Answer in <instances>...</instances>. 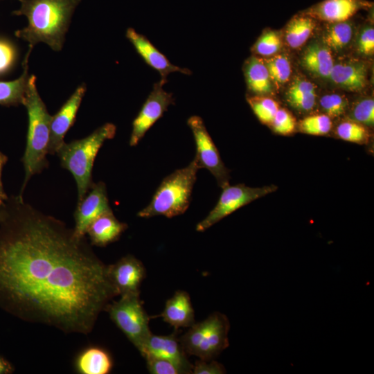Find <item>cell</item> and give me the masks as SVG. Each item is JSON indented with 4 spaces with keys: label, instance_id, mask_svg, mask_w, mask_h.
<instances>
[{
    "label": "cell",
    "instance_id": "obj_1",
    "mask_svg": "<svg viewBox=\"0 0 374 374\" xmlns=\"http://www.w3.org/2000/svg\"><path fill=\"white\" fill-rule=\"evenodd\" d=\"M118 296L85 237L12 195L0 205V308L66 333L91 332Z\"/></svg>",
    "mask_w": 374,
    "mask_h": 374
},
{
    "label": "cell",
    "instance_id": "obj_2",
    "mask_svg": "<svg viewBox=\"0 0 374 374\" xmlns=\"http://www.w3.org/2000/svg\"><path fill=\"white\" fill-rule=\"evenodd\" d=\"M15 15H24L28 25L15 32L16 37L28 42L29 48L44 42L60 51L64 42L71 15L80 0H18Z\"/></svg>",
    "mask_w": 374,
    "mask_h": 374
},
{
    "label": "cell",
    "instance_id": "obj_3",
    "mask_svg": "<svg viewBox=\"0 0 374 374\" xmlns=\"http://www.w3.org/2000/svg\"><path fill=\"white\" fill-rule=\"evenodd\" d=\"M23 105L27 109L28 125L25 152L21 159L25 172L19 193L21 196L30 178L48 166L46 155L48 154L52 116L39 96L34 75L28 78Z\"/></svg>",
    "mask_w": 374,
    "mask_h": 374
},
{
    "label": "cell",
    "instance_id": "obj_4",
    "mask_svg": "<svg viewBox=\"0 0 374 374\" xmlns=\"http://www.w3.org/2000/svg\"><path fill=\"white\" fill-rule=\"evenodd\" d=\"M116 127L105 123L89 136L70 143H64L57 151L62 168L73 175L78 189V202L93 185L92 170L96 157L106 140L113 139Z\"/></svg>",
    "mask_w": 374,
    "mask_h": 374
},
{
    "label": "cell",
    "instance_id": "obj_5",
    "mask_svg": "<svg viewBox=\"0 0 374 374\" xmlns=\"http://www.w3.org/2000/svg\"><path fill=\"white\" fill-rule=\"evenodd\" d=\"M199 170L193 159L187 166L166 177L150 202L137 213V216L150 218L163 215L171 218L184 213L190 205Z\"/></svg>",
    "mask_w": 374,
    "mask_h": 374
},
{
    "label": "cell",
    "instance_id": "obj_6",
    "mask_svg": "<svg viewBox=\"0 0 374 374\" xmlns=\"http://www.w3.org/2000/svg\"><path fill=\"white\" fill-rule=\"evenodd\" d=\"M229 329L227 317L215 312L204 321L195 322L179 341L186 354L212 360L228 348Z\"/></svg>",
    "mask_w": 374,
    "mask_h": 374
},
{
    "label": "cell",
    "instance_id": "obj_7",
    "mask_svg": "<svg viewBox=\"0 0 374 374\" xmlns=\"http://www.w3.org/2000/svg\"><path fill=\"white\" fill-rule=\"evenodd\" d=\"M105 310L141 353L152 333L149 327V316L143 308L139 294L120 296L118 300L111 301Z\"/></svg>",
    "mask_w": 374,
    "mask_h": 374
},
{
    "label": "cell",
    "instance_id": "obj_8",
    "mask_svg": "<svg viewBox=\"0 0 374 374\" xmlns=\"http://www.w3.org/2000/svg\"><path fill=\"white\" fill-rule=\"evenodd\" d=\"M219 199L206 217L196 226V231L203 232L213 225L253 201L277 190L274 185L249 187L244 184L224 186Z\"/></svg>",
    "mask_w": 374,
    "mask_h": 374
},
{
    "label": "cell",
    "instance_id": "obj_9",
    "mask_svg": "<svg viewBox=\"0 0 374 374\" xmlns=\"http://www.w3.org/2000/svg\"><path fill=\"white\" fill-rule=\"evenodd\" d=\"M187 124L194 136L196 147L194 160L199 168L207 169L221 188L229 184V170L223 163L202 118L198 116H192L188 119Z\"/></svg>",
    "mask_w": 374,
    "mask_h": 374
},
{
    "label": "cell",
    "instance_id": "obj_10",
    "mask_svg": "<svg viewBox=\"0 0 374 374\" xmlns=\"http://www.w3.org/2000/svg\"><path fill=\"white\" fill-rule=\"evenodd\" d=\"M165 82H156L132 122L130 145L136 146L150 127L163 116L170 105L175 103L171 93L163 89Z\"/></svg>",
    "mask_w": 374,
    "mask_h": 374
},
{
    "label": "cell",
    "instance_id": "obj_11",
    "mask_svg": "<svg viewBox=\"0 0 374 374\" xmlns=\"http://www.w3.org/2000/svg\"><path fill=\"white\" fill-rule=\"evenodd\" d=\"M112 211L104 182L94 183L84 197L78 202L74 213L75 234L80 238L85 237L90 224L102 214Z\"/></svg>",
    "mask_w": 374,
    "mask_h": 374
},
{
    "label": "cell",
    "instance_id": "obj_12",
    "mask_svg": "<svg viewBox=\"0 0 374 374\" xmlns=\"http://www.w3.org/2000/svg\"><path fill=\"white\" fill-rule=\"evenodd\" d=\"M108 272L118 296L139 294L141 284L145 277V269L134 256L127 255L108 265Z\"/></svg>",
    "mask_w": 374,
    "mask_h": 374
},
{
    "label": "cell",
    "instance_id": "obj_13",
    "mask_svg": "<svg viewBox=\"0 0 374 374\" xmlns=\"http://www.w3.org/2000/svg\"><path fill=\"white\" fill-rule=\"evenodd\" d=\"M85 92V85H80L60 110L52 116L48 154H56L58 149L64 143L65 134L75 121L78 108Z\"/></svg>",
    "mask_w": 374,
    "mask_h": 374
},
{
    "label": "cell",
    "instance_id": "obj_14",
    "mask_svg": "<svg viewBox=\"0 0 374 374\" xmlns=\"http://www.w3.org/2000/svg\"><path fill=\"white\" fill-rule=\"evenodd\" d=\"M126 37L145 63L159 73L160 80L162 82L166 83L168 75L173 72H180L186 75L192 73L188 69L172 64L145 35L137 33L134 28H127Z\"/></svg>",
    "mask_w": 374,
    "mask_h": 374
},
{
    "label": "cell",
    "instance_id": "obj_15",
    "mask_svg": "<svg viewBox=\"0 0 374 374\" xmlns=\"http://www.w3.org/2000/svg\"><path fill=\"white\" fill-rule=\"evenodd\" d=\"M141 355L143 357L145 355H152L167 359L175 364L181 371L182 374L192 373L193 364L188 360L179 339L175 334L169 335L152 334Z\"/></svg>",
    "mask_w": 374,
    "mask_h": 374
},
{
    "label": "cell",
    "instance_id": "obj_16",
    "mask_svg": "<svg viewBox=\"0 0 374 374\" xmlns=\"http://www.w3.org/2000/svg\"><path fill=\"white\" fill-rule=\"evenodd\" d=\"M363 0H324L305 12L314 19L330 23L345 21L365 7Z\"/></svg>",
    "mask_w": 374,
    "mask_h": 374
},
{
    "label": "cell",
    "instance_id": "obj_17",
    "mask_svg": "<svg viewBox=\"0 0 374 374\" xmlns=\"http://www.w3.org/2000/svg\"><path fill=\"white\" fill-rule=\"evenodd\" d=\"M175 330L190 327L195 323L194 310L188 292L177 291L166 303L160 315Z\"/></svg>",
    "mask_w": 374,
    "mask_h": 374
},
{
    "label": "cell",
    "instance_id": "obj_18",
    "mask_svg": "<svg viewBox=\"0 0 374 374\" xmlns=\"http://www.w3.org/2000/svg\"><path fill=\"white\" fill-rule=\"evenodd\" d=\"M127 229V224L120 222L110 211L94 220L89 226L87 234L91 244L105 247L116 241Z\"/></svg>",
    "mask_w": 374,
    "mask_h": 374
},
{
    "label": "cell",
    "instance_id": "obj_19",
    "mask_svg": "<svg viewBox=\"0 0 374 374\" xmlns=\"http://www.w3.org/2000/svg\"><path fill=\"white\" fill-rule=\"evenodd\" d=\"M367 70L360 62L334 64L329 78L337 86L353 91L362 89L366 84Z\"/></svg>",
    "mask_w": 374,
    "mask_h": 374
},
{
    "label": "cell",
    "instance_id": "obj_20",
    "mask_svg": "<svg viewBox=\"0 0 374 374\" xmlns=\"http://www.w3.org/2000/svg\"><path fill=\"white\" fill-rule=\"evenodd\" d=\"M75 366L80 374H107L112 368L113 362L107 350L91 346L78 355Z\"/></svg>",
    "mask_w": 374,
    "mask_h": 374
},
{
    "label": "cell",
    "instance_id": "obj_21",
    "mask_svg": "<svg viewBox=\"0 0 374 374\" xmlns=\"http://www.w3.org/2000/svg\"><path fill=\"white\" fill-rule=\"evenodd\" d=\"M244 71L249 91L258 95L271 92V80L262 59L256 56L249 57L245 62Z\"/></svg>",
    "mask_w": 374,
    "mask_h": 374
},
{
    "label": "cell",
    "instance_id": "obj_22",
    "mask_svg": "<svg viewBox=\"0 0 374 374\" xmlns=\"http://www.w3.org/2000/svg\"><path fill=\"white\" fill-rule=\"evenodd\" d=\"M302 63L308 70L323 78L329 77L334 64L330 48L319 44L307 48L302 57Z\"/></svg>",
    "mask_w": 374,
    "mask_h": 374
},
{
    "label": "cell",
    "instance_id": "obj_23",
    "mask_svg": "<svg viewBox=\"0 0 374 374\" xmlns=\"http://www.w3.org/2000/svg\"><path fill=\"white\" fill-rule=\"evenodd\" d=\"M31 50L32 48H29L24 60V71L21 76L12 81L0 82V105L5 106L23 105L30 76L28 74V61Z\"/></svg>",
    "mask_w": 374,
    "mask_h": 374
},
{
    "label": "cell",
    "instance_id": "obj_24",
    "mask_svg": "<svg viewBox=\"0 0 374 374\" xmlns=\"http://www.w3.org/2000/svg\"><path fill=\"white\" fill-rule=\"evenodd\" d=\"M316 26L315 19L305 13L296 15L288 23L285 30L287 43L293 48L302 46Z\"/></svg>",
    "mask_w": 374,
    "mask_h": 374
},
{
    "label": "cell",
    "instance_id": "obj_25",
    "mask_svg": "<svg viewBox=\"0 0 374 374\" xmlns=\"http://www.w3.org/2000/svg\"><path fill=\"white\" fill-rule=\"evenodd\" d=\"M289 103L297 109L309 111L316 101L314 85L305 79H296L291 84L287 92Z\"/></svg>",
    "mask_w": 374,
    "mask_h": 374
},
{
    "label": "cell",
    "instance_id": "obj_26",
    "mask_svg": "<svg viewBox=\"0 0 374 374\" xmlns=\"http://www.w3.org/2000/svg\"><path fill=\"white\" fill-rule=\"evenodd\" d=\"M330 24L324 37L325 42L328 48L335 50L343 48L352 37V24L348 21Z\"/></svg>",
    "mask_w": 374,
    "mask_h": 374
},
{
    "label": "cell",
    "instance_id": "obj_27",
    "mask_svg": "<svg viewBox=\"0 0 374 374\" xmlns=\"http://www.w3.org/2000/svg\"><path fill=\"white\" fill-rule=\"evenodd\" d=\"M271 80L276 84L286 82L291 74V66L288 58L283 55H276L264 59Z\"/></svg>",
    "mask_w": 374,
    "mask_h": 374
},
{
    "label": "cell",
    "instance_id": "obj_28",
    "mask_svg": "<svg viewBox=\"0 0 374 374\" xmlns=\"http://www.w3.org/2000/svg\"><path fill=\"white\" fill-rule=\"evenodd\" d=\"M247 101L255 115L263 123L271 125L274 117L279 109L278 103L266 97H250Z\"/></svg>",
    "mask_w": 374,
    "mask_h": 374
},
{
    "label": "cell",
    "instance_id": "obj_29",
    "mask_svg": "<svg viewBox=\"0 0 374 374\" xmlns=\"http://www.w3.org/2000/svg\"><path fill=\"white\" fill-rule=\"evenodd\" d=\"M336 132L340 139L351 143H364L368 139V132L364 125L354 121L341 123Z\"/></svg>",
    "mask_w": 374,
    "mask_h": 374
},
{
    "label": "cell",
    "instance_id": "obj_30",
    "mask_svg": "<svg viewBox=\"0 0 374 374\" xmlns=\"http://www.w3.org/2000/svg\"><path fill=\"white\" fill-rule=\"evenodd\" d=\"M301 130L311 135H324L332 127L330 117L326 114L312 115L304 118L300 122Z\"/></svg>",
    "mask_w": 374,
    "mask_h": 374
},
{
    "label": "cell",
    "instance_id": "obj_31",
    "mask_svg": "<svg viewBox=\"0 0 374 374\" xmlns=\"http://www.w3.org/2000/svg\"><path fill=\"white\" fill-rule=\"evenodd\" d=\"M281 47V39L278 33L268 31L257 40L253 46L254 51L263 56H270L277 53Z\"/></svg>",
    "mask_w": 374,
    "mask_h": 374
},
{
    "label": "cell",
    "instance_id": "obj_32",
    "mask_svg": "<svg viewBox=\"0 0 374 374\" xmlns=\"http://www.w3.org/2000/svg\"><path fill=\"white\" fill-rule=\"evenodd\" d=\"M351 118L364 125L371 126L374 123V100L365 98L359 101L352 109Z\"/></svg>",
    "mask_w": 374,
    "mask_h": 374
},
{
    "label": "cell",
    "instance_id": "obj_33",
    "mask_svg": "<svg viewBox=\"0 0 374 374\" xmlns=\"http://www.w3.org/2000/svg\"><path fill=\"white\" fill-rule=\"evenodd\" d=\"M319 103L329 117H337L343 114L347 107V101L345 98L336 93L322 96Z\"/></svg>",
    "mask_w": 374,
    "mask_h": 374
},
{
    "label": "cell",
    "instance_id": "obj_34",
    "mask_svg": "<svg viewBox=\"0 0 374 374\" xmlns=\"http://www.w3.org/2000/svg\"><path fill=\"white\" fill-rule=\"evenodd\" d=\"M271 125L276 133L287 135L294 131L296 121L294 116L288 111L279 108Z\"/></svg>",
    "mask_w": 374,
    "mask_h": 374
},
{
    "label": "cell",
    "instance_id": "obj_35",
    "mask_svg": "<svg viewBox=\"0 0 374 374\" xmlns=\"http://www.w3.org/2000/svg\"><path fill=\"white\" fill-rule=\"evenodd\" d=\"M148 371L152 374H182L181 371L172 362L154 357L145 355Z\"/></svg>",
    "mask_w": 374,
    "mask_h": 374
},
{
    "label": "cell",
    "instance_id": "obj_36",
    "mask_svg": "<svg viewBox=\"0 0 374 374\" xmlns=\"http://www.w3.org/2000/svg\"><path fill=\"white\" fill-rule=\"evenodd\" d=\"M17 58V51L9 41L0 39V74L8 71Z\"/></svg>",
    "mask_w": 374,
    "mask_h": 374
},
{
    "label": "cell",
    "instance_id": "obj_37",
    "mask_svg": "<svg viewBox=\"0 0 374 374\" xmlns=\"http://www.w3.org/2000/svg\"><path fill=\"white\" fill-rule=\"evenodd\" d=\"M226 370L222 364L212 360L199 359L193 365L192 373L193 374H223Z\"/></svg>",
    "mask_w": 374,
    "mask_h": 374
},
{
    "label": "cell",
    "instance_id": "obj_38",
    "mask_svg": "<svg viewBox=\"0 0 374 374\" xmlns=\"http://www.w3.org/2000/svg\"><path fill=\"white\" fill-rule=\"evenodd\" d=\"M359 53L371 55L374 51V30L372 27L365 28L360 33L357 40Z\"/></svg>",
    "mask_w": 374,
    "mask_h": 374
},
{
    "label": "cell",
    "instance_id": "obj_39",
    "mask_svg": "<svg viewBox=\"0 0 374 374\" xmlns=\"http://www.w3.org/2000/svg\"><path fill=\"white\" fill-rule=\"evenodd\" d=\"M8 160V157L1 152H0V205L3 204L5 201L8 198V196L6 195L4 190L3 183L1 181L2 170Z\"/></svg>",
    "mask_w": 374,
    "mask_h": 374
},
{
    "label": "cell",
    "instance_id": "obj_40",
    "mask_svg": "<svg viewBox=\"0 0 374 374\" xmlns=\"http://www.w3.org/2000/svg\"><path fill=\"white\" fill-rule=\"evenodd\" d=\"M13 366L4 357L0 356V374H10L14 373Z\"/></svg>",
    "mask_w": 374,
    "mask_h": 374
}]
</instances>
